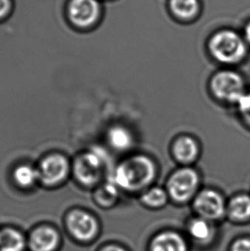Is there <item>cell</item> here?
<instances>
[{
    "mask_svg": "<svg viewBox=\"0 0 250 251\" xmlns=\"http://www.w3.org/2000/svg\"><path fill=\"white\" fill-rule=\"evenodd\" d=\"M230 251H250V239H238L232 245Z\"/></svg>",
    "mask_w": 250,
    "mask_h": 251,
    "instance_id": "44dd1931",
    "label": "cell"
},
{
    "mask_svg": "<svg viewBox=\"0 0 250 251\" xmlns=\"http://www.w3.org/2000/svg\"><path fill=\"white\" fill-rule=\"evenodd\" d=\"M13 177L18 186L27 189L39 181V172L29 165H21L14 171Z\"/></svg>",
    "mask_w": 250,
    "mask_h": 251,
    "instance_id": "2e32d148",
    "label": "cell"
},
{
    "mask_svg": "<svg viewBox=\"0 0 250 251\" xmlns=\"http://www.w3.org/2000/svg\"><path fill=\"white\" fill-rule=\"evenodd\" d=\"M142 200L150 207H163L167 201V194L162 189L155 187L143 194Z\"/></svg>",
    "mask_w": 250,
    "mask_h": 251,
    "instance_id": "d6986e66",
    "label": "cell"
},
{
    "mask_svg": "<svg viewBox=\"0 0 250 251\" xmlns=\"http://www.w3.org/2000/svg\"><path fill=\"white\" fill-rule=\"evenodd\" d=\"M155 176V166L149 158L142 155L124 161L116 171L115 181L120 188L137 190L149 185Z\"/></svg>",
    "mask_w": 250,
    "mask_h": 251,
    "instance_id": "6da1fadb",
    "label": "cell"
},
{
    "mask_svg": "<svg viewBox=\"0 0 250 251\" xmlns=\"http://www.w3.org/2000/svg\"><path fill=\"white\" fill-rule=\"evenodd\" d=\"M27 247V238L17 228H0V251H24Z\"/></svg>",
    "mask_w": 250,
    "mask_h": 251,
    "instance_id": "8fae6325",
    "label": "cell"
},
{
    "mask_svg": "<svg viewBox=\"0 0 250 251\" xmlns=\"http://www.w3.org/2000/svg\"><path fill=\"white\" fill-rule=\"evenodd\" d=\"M108 142L110 145L119 151H125L132 146L131 133L122 126H114L109 130Z\"/></svg>",
    "mask_w": 250,
    "mask_h": 251,
    "instance_id": "5bb4252c",
    "label": "cell"
},
{
    "mask_svg": "<svg viewBox=\"0 0 250 251\" xmlns=\"http://www.w3.org/2000/svg\"><path fill=\"white\" fill-rule=\"evenodd\" d=\"M103 162L95 153H86L78 157L74 163V174L76 179L85 186L95 185L102 174Z\"/></svg>",
    "mask_w": 250,
    "mask_h": 251,
    "instance_id": "52a82bcc",
    "label": "cell"
},
{
    "mask_svg": "<svg viewBox=\"0 0 250 251\" xmlns=\"http://www.w3.org/2000/svg\"><path fill=\"white\" fill-rule=\"evenodd\" d=\"M245 37L250 43V23L245 27Z\"/></svg>",
    "mask_w": 250,
    "mask_h": 251,
    "instance_id": "cb8c5ba5",
    "label": "cell"
},
{
    "mask_svg": "<svg viewBox=\"0 0 250 251\" xmlns=\"http://www.w3.org/2000/svg\"><path fill=\"white\" fill-rule=\"evenodd\" d=\"M209 49L218 61L235 64L240 61L246 53V46L242 38L233 31H220L211 38Z\"/></svg>",
    "mask_w": 250,
    "mask_h": 251,
    "instance_id": "7a4b0ae2",
    "label": "cell"
},
{
    "mask_svg": "<svg viewBox=\"0 0 250 251\" xmlns=\"http://www.w3.org/2000/svg\"><path fill=\"white\" fill-rule=\"evenodd\" d=\"M170 5L176 16L184 19L195 16L198 9L197 0H171Z\"/></svg>",
    "mask_w": 250,
    "mask_h": 251,
    "instance_id": "ac0fdd59",
    "label": "cell"
},
{
    "mask_svg": "<svg viewBox=\"0 0 250 251\" xmlns=\"http://www.w3.org/2000/svg\"><path fill=\"white\" fill-rule=\"evenodd\" d=\"M229 213L234 221H248L250 218V197L240 195L233 198L229 205Z\"/></svg>",
    "mask_w": 250,
    "mask_h": 251,
    "instance_id": "9a60e30c",
    "label": "cell"
},
{
    "mask_svg": "<svg viewBox=\"0 0 250 251\" xmlns=\"http://www.w3.org/2000/svg\"><path fill=\"white\" fill-rule=\"evenodd\" d=\"M68 12L72 24L84 28L90 27L98 19L100 4L97 0H71Z\"/></svg>",
    "mask_w": 250,
    "mask_h": 251,
    "instance_id": "9c48e42d",
    "label": "cell"
},
{
    "mask_svg": "<svg viewBox=\"0 0 250 251\" xmlns=\"http://www.w3.org/2000/svg\"><path fill=\"white\" fill-rule=\"evenodd\" d=\"M61 243L58 229L48 225L34 228L27 238V247L30 251H58Z\"/></svg>",
    "mask_w": 250,
    "mask_h": 251,
    "instance_id": "ba28073f",
    "label": "cell"
},
{
    "mask_svg": "<svg viewBox=\"0 0 250 251\" xmlns=\"http://www.w3.org/2000/svg\"><path fill=\"white\" fill-rule=\"evenodd\" d=\"M10 10V0H0V19L6 16Z\"/></svg>",
    "mask_w": 250,
    "mask_h": 251,
    "instance_id": "7402d4cb",
    "label": "cell"
},
{
    "mask_svg": "<svg viewBox=\"0 0 250 251\" xmlns=\"http://www.w3.org/2000/svg\"><path fill=\"white\" fill-rule=\"evenodd\" d=\"M199 177L195 170L181 168L173 173L168 182V192L173 199L183 202L189 200L196 192Z\"/></svg>",
    "mask_w": 250,
    "mask_h": 251,
    "instance_id": "8992f818",
    "label": "cell"
},
{
    "mask_svg": "<svg viewBox=\"0 0 250 251\" xmlns=\"http://www.w3.org/2000/svg\"><path fill=\"white\" fill-rule=\"evenodd\" d=\"M71 166L61 154H51L41 161L39 172V181L45 186H58L67 178Z\"/></svg>",
    "mask_w": 250,
    "mask_h": 251,
    "instance_id": "5b68a950",
    "label": "cell"
},
{
    "mask_svg": "<svg viewBox=\"0 0 250 251\" xmlns=\"http://www.w3.org/2000/svg\"><path fill=\"white\" fill-rule=\"evenodd\" d=\"M100 251H126L122 247H119L118 245H108L101 249Z\"/></svg>",
    "mask_w": 250,
    "mask_h": 251,
    "instance_id": "603a6c76",
    "label": "cell"
},
{
    "mask_svg": "<svg viewBox=\"0 0 250 251\" xmlns=\"http://www.w3.org/2000/svg\"><path fill=\"white\" fill-rule=\"evenodd\" d=\"M237 103L244 119L250 124V94H244Z\"/></svg>",
    "mask_w": 250,
    "mask_h": 251,
    "instance_id": "ffe728a7",
    "label": "cell"
},
{
    "mask_svg": "<svg viewBox=\"0 0 250 251\" xmlns=\"http://www.w3.org/2000/svg\"><path fill=\"white\" fill-rule=\"evenodd\" d=\"M213 94L218 98L230 102H237L244 95V83L240 75L233 72H220L211 82Z\"/></svg>",
    "mask_w": 250,
    "mask_h": 251,
    "instance_id": "277c9868",
    "label": "cell"
},
{
    "mask_svg": "<svg viewBox=\"0 0 250 251\" xmlns=\"http://www.w3.org/2000/svg\"><path fill=\"white\" fill-rule=\"evenodd\" d=\"M189 231L194 239L200 242L208 240L212 235V228L208 221L201 217L194 220L189 224Z\"/></svg>",
    "mask_w": 250,
    "mask_h": 251,
    "instance_id": "e0dca14e",
    "label": "cell"
},
{
    "mask_svg": "<svg viewBox=\"0 0 250 251\" xmlns=\"http://www.w3.org/2000/svg\"><path fill=\"white\" fill-rule=\"evenodd\" d=\"M66 229L72 238L81 244L93 241L99 233L98 221L93 214L80 209L71 211L66 216Z\"/></svg>",
    "mask_w": 250,
    "mask_h": 251,
    "instance_id": "3957f363",
    "label": "cell"
},
{
    "mask_svg": "<svg viewBox=\"0 0 250 251\" xmlns=\"http://www.w3.org/2000/svg\"><path fill=\"white\" fill-rule=\"evenodd\" d=\"M173 152L177 160L183 163H188L197 156L198 145L192 137L182 136L176 140L173 147Z\"/></svg>",
    "mask_w": 250,
    "mask_h": 251,
    "instance_id": "4fadbf2b",
    "label": "cell"
},
{
    "mask_svg": "<svg viewBox=\"0 0 250 251\" xmlns=\"http://www.w3.org/2000/svg\"><path fill=\"white\" fill-rule=\"evenodd\" d=\"M195 209L205 220L220 219L225 212V204L222 197L213 190H204L196 197Z\"/></svg>",
    "mask_w": 250,
    "mask_h": 251,
    "instance_id": "30bf717a",
    "label": "cell"
},
{
    "mask_svg": "<svg viewBox=\"0 0 250 251\" xmlns=\"http://www.w3.org/2000/svg\"><path fill=\"white\" fill-rule=\"evenodd\" d=\"M187 245L179 234L166 231L153 238L150 251H187Z\"/></svg>",
    "mask_w": 250,
    "mask_h": 251,
    "instance_id": "7c38bea8",
    "label": "cell"
}]
</instances>
